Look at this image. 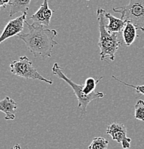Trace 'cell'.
I'll return each instance as SVG.
<instances>
[{
    "instance_id": "obj_1",
    "label": "cell",
    "mask_w": 144,
    "mask_h": 149,
    "mask_svg": "<svg viewBox=\"0 0 144 149\" xmlns=\"http://www.w3.org/2000/svg\"><path fill=\"white\" fill-rule=\"evenodd\" d=\"M29 29L27 33H21L17 36L25 43L27 48L35 57H51L52 49L58 43L55 40L58 36L55 29L46 28L40 24H29L25 22Z\"/></svg>"
},
{
    "instance_id": "obj_2",
    "label": "cell",
    "mask_w": 144,
    "mask_h": 149,
    "mask_svg": "<svg viewBox=\"0 0 144 149\" xmlns=\"http://www.w3.org/2000/svg\"><path fill=\"white\" fill-rule=\"evenodd\" d=\"M106 11L101 8L97 10V17L98 20L99 37L98 47L100 48V60L104 61L109 57L111 61L115 60V52L121 45V42L118 39V34L111 33L106 29V19L105 16Z\"/></svg>"
},
{
    "instance_id": "obj_3",
    "label": "cell",
    "mask_w": 144,
    "mask_h": 149,
    "mask_svg": "<svg viewBox=\"0 0 144 149\" xmlns=\"http://www.w3.org/2000/svg\"><path fill=\"white\" fill-rule=\"evenodd\" d=\"M52 73L54 75L57 76L58 78L62 79L65 83H67L73 90V92L76 95L77 100H78V105L77 108L81 111L82 114H85L87 111V107L90 104V102L94 100L102 98L104 97L105 94L101 92H94L90 95H86L83 93V85H78L74 83L72 80L68 78L67 76L63 72V69L60 67L58 63H55L52 68Z\"/></svg>"
},
{
    "instance_id": "obj_4",
    "label": "cell",
    "mask_w": 144,
    "mask_h": 149,
    "mask_svg": "<svg viewBox=\"0 0 144 149\" xmlns=\"http://www.w3.org/2000/svg\"><path fill=\"white\" fill-rule=\"evenodd\" d=\"M113 9L120 14V19L125 22H131L136 29L144 32V0H130L127 5Z\"/></svg>"
},
{
    "instance_id": "obj_5",
    "label": "cell",
    "mask_w": 144,
    "mask_h": 149,
    "mask_svg": "<svg viewBox=\"0 0 144 149\" xmlns=\"http://www.w3.org/2000/svg\"><path fill=\"white\" fill-rule=\"evenodd\" d=\"M10 69L12 73L19 77L30 80H38L45 82L48 84H52L51 79H47L40 74L32 65V62L29 60L27 56H22L19 60H14L10 63Z\"/></svg>"
},
{
    "instance_id": "obj_6",
    "label": "cell",
    "mask_w": 144,
    "mask_h": 149,
    "mask_svg": "<svg viewBox=\"0 0 144 149\" xmlns=\"http://www.w3.org/2000/svg\"><path fill=\"white\" fill-rule=\"evenodd\" d=\"M106 133L110 135L113 140L121 144L123 148H131V139L127 136V129L124 124L113 123L108 125Z\"/></svg>"
},
{
    "instance_id": "obj_7",
    "label": "cell",
    "mask_w": 144,
    "mask_h": 149,
    "mask_svg": "<svg viewBox=\"0 0 144 149\" xmlns=\"http://www.w3.org/2000/svg\"><path fill=\"white\" fill-rule=\"evenodd\" d=\"M27 13L10 20L4 27L2 33L0 35V44L10 37L21 34L24 29V24L26 22Z\"/></svg>"
},
{
    "instance_id": "obj_8",
    "label": "cell",
    "mask_w": 144,
    "mask_h": 149,
    "mask_svg": "<svg viewBox=\"0 0 144 149\" xmlns=\"http://www.w3.org/2000/svg\"><path fill=\"white\" fill-rule=\"evenodd\" d=\"M53 12V10L49 8L48 0H44L38 10L30 17H29V19L32 20L33 24L47 27L50 22Z\"/></svg>"
},
{
    "instance_id": "obj_9",
    "label": "cell",
    "mask_w": 144,
    "mask_h": 149,
    "mask_svg": "<svg viewBox=\"0 0 144 149\" xmlns=\"http://www.w3.org/2000/svg\"><path fill=\"white\" fill-rule=\"evenodd\" d=\"M17 104L12 98L9 96L4 97L2 100H0V111L5 114V120H12L15 118Z\"/></svg>"
},
{
    "instance_id": "obj_10",
    "label": "cell",
    "mask_w": 144,
    "mask_h": 149,
    "mask_svg": "<svg viewBox=\"0 0 144 149\" xmlns=\"http://www.w3.org/2000/svg\"><path fill=\"white\" fill-rule=\"evenodd\" d=\"M105 16L108 19L109 22L106 24V28L107 30L111 33L118 34L123 31V27L125 24V22L120 18H117L112 15L106 12Z\"/></svg>"
},
{
    "instance_id": "obj_11",
    "label": "cell",
    "mask_w": 144,
    "mask_h": 149,
    "mask_svg": "<svg viewBox=\"0 0 144 149\" xmlns=\"http://www.w3.org/2000/svg\"><path fill=\"white\" fill-rule=\"evenodd\" d=\"M31 0H11L10 17H13L18 12L27 13Z\"/></svg>"
},
{
    "instance_id": "obj_12",
    "label": "cell",
    "mask_w": 144,
    "mask_h": 149,
    "mask_svg": "<svg viewBox=\"0 0 144 149\" xmlns=\"http://www.w3.org/2000/svg\"><path fill=\"white\" fill-rule=\"evenodd\" d=\"M136 28L131 22H125L123 29V36L124 40V45L130 46L135 41L136 38L138 37L136 33Z\"/></svg>"
},
{
    "instance_id": "obj_13",
    "label": "cell",
    "mask_w": 144,
    "mask_h": 149,
    "mask_svg": "<svg viewBox=\"0 0 144 149\" xmlns=\"http://www.w3.org/2000/svg\"><path fill=\"white\" fill-rule=\"evenodd\" d=\"M103 78V77H100V78L95 79L94 77H88L86 80L85 84L83 85V93L86 95H90L95 92V90L97 83L100 80Z\"/></svg>"
},
{
    "instance_id": "obj_14",
    "label": "cell",
    "mask_w": 144,
    "mask_h": 149,
    "mask_svg": "<svg viewBox=\"0 0 144 149\" xmlns=\"http://www.w3.org/2000/svg\"><path fill=\"white\" fill-rule=\"evenodd\" d=\"M109 141L103 137L94 138L88 149H108Z\"/></svg>"
},
{
    "instance_id": "obj_15",
    "label": "cell",
    "mask_w": 144,
    "mask_h": 149,
    "mask_svg": "<svg viewBox=\"0 0 144 149\" xmlns=\"http://www.w3.org/2000/svg\"><path fill=\"white\" fill-rule=\"evenodd\" d=\"M135 118L144 121V101L142 100H138L134 106Z\"/></svg>"
},
{
    "instance_id": "obj_16",
    "label": "cell",
    "mask_w": 144,
    "mask_h": 149,
    "mask_svg": "<svg viewBox=\"0 0 144 149\" xmlns=\"http://www.w3.org/2000/svg\"><path fill=\"white\" fill-rule=\"evenodd\" d=\"M112 77L113 79H115V80H117L118 82H119V83L123 84V85H126V86L131 87V88H134L135 91H136V93H140V94H142V95H144V85H130V84H128V83H125V82H123V80H120V79L117 78V77H115V76H114V75H113Z\"/></svg>"
},
{
    "instance_id": "obj_17",
    "label": "cell",
    "mask_w": 144,
    "mask_h": 149,
    "mask_svg": "<svg viewBox=\"0 0 144 149\" xmlns=\"http://www.w3.org/2000/svg\"><path fill=\"white\" fill-rule=\"evenodd\" d=\"M11 0H0V9L1 7L5 8L7 5H10Z\"/></svg>"
},
{
    "instance_id": "obj_18",
    "label": "cell",
    "mask_w": 144,
    "mask_h": 149,
    "mask_svg": "<svg viewBox=\"0 0 144 149\" xmlns=\"http://www.w3.org/2000/svg\"><path fill=\"white\" fill-rule=\"evenodd\" d=\"M11 149H21V146H20L19 144H16V145H15L13 148H11Z\"/></svg>"
},
{
    "instance_id": "obj_19",
    "label": "cell",
    "mask_w": 144,
    "mask_h": 149,
    "mask_svg": "<svg viewBox=\"0 0 144 149\" xmlns=\"http://www.w3.org/2000/svg\"><path fill=\"white\" fill-rule=\"evenodd\" d=\"M86 1H90V0H86Z\"/></svg>"
}]
</instances>
